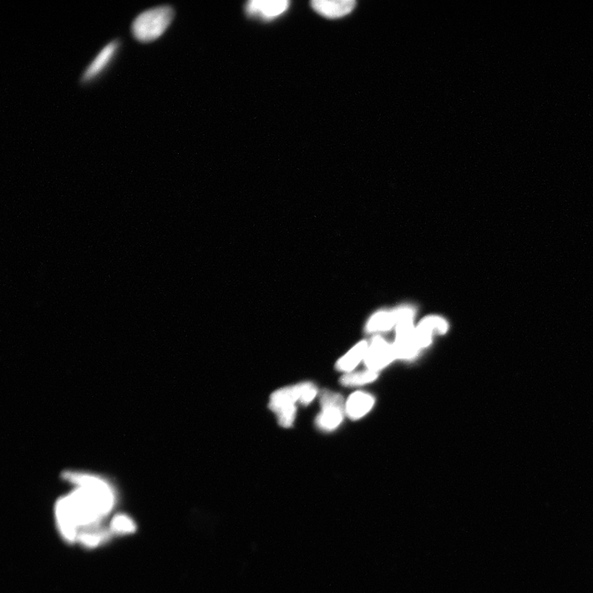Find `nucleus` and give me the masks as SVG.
<instances>
[{
    "label": "nucleus",
    "instance_id": "obj_1",
    "mask_svg": "<svg viewBox=\"0 0 593 593\" xmlns=\"http://www.w3.org/2000/svg\"><path fill=\"white\" fill-rule=\"evenodd\" d=\"M75 490L55 504V518L65 541L78 539L79 529H93L113 509L115 495L105 480L92 475L69 474Z\"/></svg>",
    "mask_w": 593,
    "mask_h": 593
},
{
    "label": "nucleus",
    "instance_id": "obj_2",
    "mask_svg": "<svg viewBox=\"0 0 593 593\" xmlns=\"http://www.w3.org/2000/svg\"><path fill=\"white\" fill-rule=\"evenodd\" d=\"M174 9L169 5L141 13L132 23V33L141 43H149L163 35L174 18Z\"/></svg>",
    "mask_w": 593,
    "mask_h": 593
},
{
    "label": "nucleus",
    "instance_id": "obj_3",
    "mask_svg": "<svg viewBox=\"0 0 593 593\" xmlns=\"http://www.w3.org/2000/svg\"><path fill=\"white\" fill-rule=\"evenodd\" d=\"M394 312L397 322V337L393 344L395 358H412L420 349L413 324L414 310L410 307H402Z\"/></svg>",
    "mask_w": 593,
    "mask_h": 593
},
{
    "label": "nucleus",
    "instance_id": "obj_4",
    "mask_svg": "<svg viewBox=\"0 0 593 593\" xmlns=\"http://www.w3.org/2000/svg\"><path fill=\"white\" fill-rule=\"evenodd\" d=\"M320 404L322 412L316 419L317 427L325 431L338 428L346 412V403L342 395L324 390L321 393Z\"/></svg>",
    "mask_w": 593,
    "mask_h": 593
},
{
    "label": "nucleus",
    "instance_id": "obj_5",
    "mask_svg": "<svg viewBox=\"0 0 593 593\" xmlns=\"http://www.w3.org/2000/svg\"><path fill=\"white\" fill-rule=\"evenodd\" d=\"M395 358L393 346L384 339L376 337L368 348L364 362L368 370L377 372L387 367Z\"/></svg>",
    "mask_w": 593,
    "mask_h": 593
},
{
    "label": "nucleus",
    "instance_id": "obj_6",
    "mask_svg": "<svg viewBox=\"0 0 593 593\" xmlns=\"http://www.w3.org/2000/svg\"><path fill=\"white\" fill-rule=\"evenodd\" d=\"M290 5L287 0H252L246 4L245 10L250 17L273 20L285 13Z\"/></svg>",
    "mask_w": 593,
    "mask_h": 593
},
{
    "label": "nucleus",
    "instance_id": "obj_7",
    "mask_svg": "<svg viewBox=\"0 0 593 593\" xmlns=\"http://www.w3.org/2000/svg\"><path fill=\"white\" fill-rule=\"evenodd\" d=\"M307 385V383H304L295 385V386L278 390L271 395L269 407L276 414L281 413L283 410L296 407L295 403L301 402Z\"/></svg>",
    "mask_w": 593,
    "mask_h": 593
},
{
    "label": "nucleus",
    "instance_id": "obj_8",
    "mask_svg": "<svg viewBox=\"0 0 593 593\" xmlns=\"http://www.w3.org/2000/svg\"><path fill=\"white\" fill-rule=\"evenodd\" d=\"M354 0H313L311 6L321 16L336 19L346 16L356 8Z\"/></svg>",
    "mask_w": 593,
    "mask_h": 593
},
{
    "label": "nucleus",
    "instance_id": "obj_9",
    "mask_svg": "<svg viewBox=\"0 0 593 593\" xmlns=\"http://www.w3.org/2000/svg\"><path fill=\"white\" fill-rule=\"evenodd\" d=\"M448 322L439 317H428L415 328V338L419 349L427 348L432 342L433 334H445L448 332Z\"/></svg>",
    "mask_w": 593,
    "mask_h": 593
},
{
    "label": "nucleus",
    "instance_id": "obj_10",
    "mask_svg": "<svg viewBox=\"0 0 593 593\" xmlns=\"http://www.w3.org/2000/svg\"><path fill=\"white\" fill-rule=\"evenodd\" d=\"M118 40H113L101 50L97 57L94 60V62L89 65L87 69L83 75V81L85 83L92 81L96 77L103 72V71L108 67L111 63V60L115 57L116 52L119 48Z\"/></svg>",
    "mask_w": 593,
    "mask_h": 593
},
{
    "label": "nucleus",
    "instance_id": "obj_11",
    "mask_svg": "<svg viewBox=\"0 0 593 593\" xmlns=\"http://www.w3.org/2000/svg\"><path fill=\"white\" fill-rule=\"evenodd\" d=\"M374 403L371 395L361 392L354 393L346 403V413L353 420L361 419L372 410Z\"/></svg>",
    "mask_w": 593,
    "mask_h": 593
},
{
    "label": "nucleus",
    "instance_id": "obj_12",
    "mask_svg": "<svg viewBox=\"0 0 593 593\" xmlns=\"http://www.w3.org/2000/svg\"><path fill=\"white\" fill-rule=\"evenodd\" d=\"M368 343L361 341L353 347L346 356L339 359L337 363V368L339 371L351 373L356 368L358 363L365 358L368 351Z\"/></svg>",
    "mask_w": 593,
    "mask_h": 593
},
{
    "label": "nucleus",
    "instance_id": "obj_13",
    "mask_svg": "<svg viewBox=\"0 0 593 593\" xmlns=\"http://www.w3.org/2000/svg\"><path fill=\"white\" fill-rule=\"evenodd\" d=\"M397 322L395 312H380L370 319L366 326V331L369 333L389 331L397 325Z\"/></svg>",
    "mask_w": 593,
    "mask_h": 593
},
{
    "label": "nucleus",
    "instance_id": "obj_14",
    "mask_svg": "<svg viewBox=\"0 0 593 593\" xmlns=\"http://www.w3.org/2000/svg\"><path fill=\"white\" fill-rule=\"evenodd\" d=\"M378 377V373L371 371V370H367L364 372L349 373L344 374L341 378V383L344 387L363 386L364 384L375 381Z\"/></svg>",
    "mask_w": 593,
    "mask_h": 593
},
{
    "label": "nucleus",
    "instance_id": "obj_15",
    "mask_svg": "<svg viewBox=\"0 0 593 593\" xmlns=\"http://www.w3.org/2000/svg\"><path fill=\"white\" fill-rule=\"evenodd\" d=\"M111 529L116 534H130L135 531L136 525L128 515L118 514L111 520Z\"/></svg>",
    "mask_w": 593,
    "mask_h": 593
},
{
    "label": "nucleus",
    "instance_id": "obj_16",
    "mask_svg": "<svg viewBox=\"0 0 593 593\" xmlns=\"http://www.w3.org/2000/svg\"><path fill=\"white\" fill-rule=\"evenodd\" d=\"M103 536L101 532L89 529L80 531L77 540L86 547H96L103 540Z\"/></svg>",
    "mask_w": 593,
    "mask_h": 593
}]
</instances>
